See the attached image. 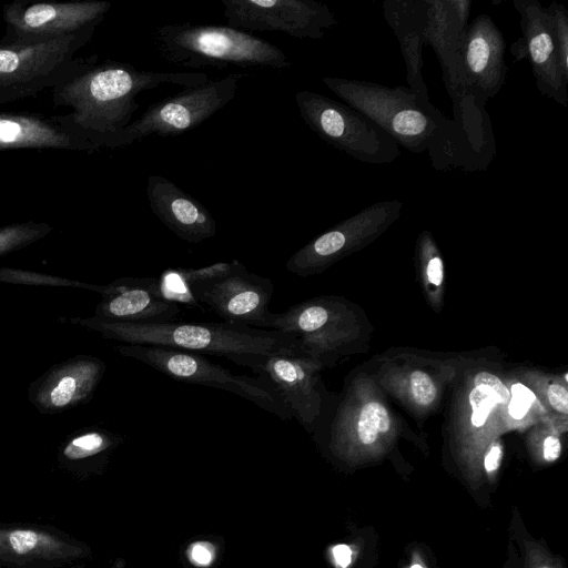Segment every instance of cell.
<instances>
[{
	"mask_svg": "<svg viewBox=\"0 0 568 568\" xmlns=\"http://www.w3.org/2000/svg\"><path fill=\"white\" fill-rule=\"evenodd\" d=\"M203 72H154L140 70L129 62L106 60L98 55L52 89L55 106H68L70 123L99 151L111 149L115 139L132 122L139 109L138 94L162 84L182 88L209 81Z\"/></svg>",
	"mask_w": 568,
	"mask_h": 568,
	"instance_id": "obj_1",
	"label": "cell"
},
{
	"mask_svg": "<svg viewBox=\"0 0 568 568\" xmlns=\"http://www.w3.org/2000/svg\"><path fill=\"white\" fill-rule=\"evenodd\" d=\"M72 321L104 338L124 344L163 346L200 355H222L227 359L244 354H305L293 334L226 321L141 324L95 315Z\"/></svg>",
	"mask_w": 568,
	"mask_h": 568,
	"instance_id": "obj_2",
	"label": "cell"
},
{
	"mask_svg": "<svg viewBox=\"0 0 568 568\" xmlns=\"http://www.w3.org/2000/svg\"><path fill=\"white\" fill-rule=\"evenodd\" d=\"M156 54L184 69H290L292 61L275 44L232 27L191 22L163 24L151 32Z\"/></svg>",
	"mask_w": 568,
	"mask_h": 568,
	"instance_id": "obj_3",
	"label": "cell"
},
{
	"mask_svg": "<svg viewBox=\"0 0 568 568\" xmlns=\"http://www.w3.org/2000/svg\"><path fill=\"white\" fill-rule=\"evenodd\" d=\"M322 82L345 104L362 112L399 146L413 153L447 146L455 123L439 120L407 87L389 88L366 80L324 77Z\"/></svg>",
	"mask_w": 568,
	"mask_h": 568,
	"instance_id": "obj_4",
	"label": "cell"
},
{
	"mask_svg": "<svg viewBox=\"0 0 568 568\" xmlns=\"http://www.w3.org/2000/svg\"><path fill=\"white\" fill-rule=\"evenodd\" d=\"M94 32L18 42L0 41V104L53 89L80 70L88 58H75Z\"/></svg>",
	"mask_w": 568,
	"mask_h": 568,
	"instance_id": "obj_5",
	"label": "cell"
},
{
	"mask_svg": "<svg viewBox=\"0 0 568 568\" xmlns=\"http://www.w3.org/2000/svg\"><path fill=\"white\" fill-rule=\"evenodd\" d=\"M122 356L142 362L184 383L214 387L245 398L284 422L293 416L273 385L262 376L232 374L200 354L153 345H118Z\"/></svg>",
	"mask_w": 568,
	"mask_h": 568,
	"instance_id": "obj_6",
	"label": "cell"
},
{
	"mask_svg": "<svg viewBox=\"0 0 568 568\" xmlns=\"http://www.w3.org/2000/svg\"><path fill=\"white\" fill-rule=\"evenodd\" d=\"M295 102L302 120L315 134L354 160L382 165L400 156V146L349 105L308 90L297 91Z\"/></svg>",
	"mask_w": 568,
	"mask_h": 568,
	"instance_id": "obj_7",
	"label": "cell"
},
{
	"mask_svg": "<svg viewBox=\"0 0 568 568\" xmlns=\"http://www.w3.org/2000/svg\"><path fill=\"white\" fill-rule=\"evenodd\" d=\"M243 73H231L209 80L151 105L120 133L112 150L128 146L146 136L179 135L193 130L212 118L235 98Z\"/></svg>",
	"mask_w": 568,
	"mask_h": 568,
	"instance_id": "obj_8",
	"label": "cell"
},
{
	"mask_svg": "<svg viewBox=\"0 0 568 568\" xmlns=\"http://www.w3.org/2000/svg\"><path fill=\"white\" fill-rule=\"evenodd\" d=\"M111 6L106 0L72 2L14 0L3 6L6 32L0 41L47 40L94 32Z\"/></svg>",
	"mask_w": 568,
	"mask_h": 568,
	"instance_id": "obj_9",
	"label": "cell"
},
{
	"mask_svg": "<svg viewBox=\"0 0 568 568\" xmlns=\"http://www.w3.org/2000/svg\"><path fill=\"white\" fill-rule=\"evenodd\" d=\"M229 27L245 32L278 31L296 39H323L337 24L334 12L315 0H221Z\"/></svg>",
	"mask_w": 568,
	"mask_h": 568,
	"instance_id": "obj_10",
	"label": "cell"
},
{
	"mask_svg": "<svg viewBox=\"0 0 568 568\" xmlns=\"http://www.w3.org/2000/svg\"><path fill=\"white\" fill-rule=\"evenodd\" d=\"M274 285L271 278L250 272L233 260L229 271L197 280L190 285V293L199 305L211 307L230 323L264 328L271 312Z\"/></svg>",
	"mask_w": 568,
	"mask_h": 568,
	"instance_id": "obj_11",
	"label": "cell"
},
{
	"mask_svg": "<svg viewBox=\"0 0 568 568\" xmlns=\"http://www.w3.org/2000/svg\"><path fill=\"white\" fill-rule=\"evenodd\" d=\"M424 40L436 53L443 81L455 111L462 119L468 109L463 71L462 49L470 12L469 0H425Z\"/></svg>",
	"mask_w": 568,
	"mask_h": 568,
	"instance_id": "obj_12",
	"label": "cell"
},
{
	"mask_svg": "<svg viewBox=\"0 0 568 568\" xmlns=\"http://www.w3.org/2000/svg\"><path fill=\"white\" fill-rule=\"evenodd\" d=\"M505 54V37L491 17L481 13L467 24L462 71L466 97L478 109L496 97L506 82L508 65Z\"/></svg>",
	"mask_w": 568,
	"mask_h": 568,
	"instance_id": "obj_13",
	"label": "cell"
},
{
	"mask_svg": "<svg viewBox=\"0 0 568 568\" xmlns=\"http://www.w3.org/2000/svg\"><path fill=\"white\" fill-rule=\"evenodd\" d=\"M404 203L397 199L379 201L365 206L347 220L321 234L286 262V270L305 276L344 252L352 241L372 236L399 217Z\"/></svg>",
	"mask_w": 568,
	"mask_h": 568,
	"instance_id": "obj_14",
	"label": "cell"
},
{
	"mask_svg": "<svg viewBox=\"0 0 568 568\" xmlns=\"http://www.w3.org/2000/svg\"><path fill=\"white\" fill-rule=\"evenodd\" d=\"M230 361L266 378L303 426L314 422L317 409L315 357L307 354H244Z\"/></svg>",
	"mask_w": 568,
	"mask_h": 568,
	"instance_id": "obj_15",
	"label": "cell"
},
{
	"mask_svg": "<svg viewBox=\"0 0 568 568\" xmlns=\"http://www.w3.org/2000/svg\"><path fill=\"white\" fill-rule=\"evenodd\" d=\"M519 13L524 58L528 59L538 91L560 104H568V73L561 67L547 9L537 0H514Z\"/></svg>",
	"mask_w": 568,
	"mask_h": 568,
	"instance_id": "obj_16",
	"label": "cell"
},
{
	"mask_svg": "<svg viewBox=\"0 0 568 568\" xmlns=\"http://www.w3.org/2000/svg\"><path fill=\"white\" fill-rule=\"evenodd\" d=\"M20 149L98 151L65 114L0 112V151Z\"/></svg>",
	"mask_w": 568,
	"mask_h": 568,
	"instance_id": "obj_17",
	"label": "cell"
},
{
	"mask_svg": "<svg viewBox=\"0 0 568 568\" xmlns=\"http://www.w3.org/2000/svg\"><path fill=\"white\" fill-rule=\"evenodd\" d=\"M105 372L98 357L77 356L52 366L31 384L29 398L42 413L54 414L87 402Z\"/></svg>",
	"mask_w": 568,
	"mask_h": 568,
	"instance_id": "obj_18",
	"label": "cell"
},
{
	"mask_svg": "<svg viewBox=\"0 0 568 568\" xmlns=\"http://www.w3.org/2000/svg\"><path fill=\"white\" fill-rule=\"evenodd\" d=\"M180 313L178 304L166 300L155 277L118 278L104 285L94 315L126 323L171 322Z\"/></svg>",
	"mask_w": 568,
	"mask_h": 568,
	"instance_id": "obj_19",
	"label": "cell"
},
{
	"mask_svg": "<svg viewBox=\"0 0 568 568\" xmlns=\"http://www.w3.org/2000/svg\"><path fill=\"white\" fill-rule=\"evenodd\" d=\"M146 196L153 214L181 240L196 244L215 236L210 211L168 178L150 175Z\"/></svg>",
	"mask_w": 568,
	"mask_h": 568,
	"instance_id": "obj_20",
	"label": "cell"
},
{
	"mask_svg": "<svg viewBox=\"0 0 568 568\" xmlns=\"http://www.w3.org/2000/svg\"><path fill=\"white\" fill-rule=\"evenodd\" d=\"M425 11V1L386 0L383 3L385 20L399 41L409 89L417 94L420 103L430 114L439 120H445L446 116L430 103L422 75Z\"/></svg>",
	"mask_w": 568,
	"mask_h": 568,
	"instance_id": "obj_21",
	"label": "cell"
},
{
	"mask_svg": "<svg viewBox=\"0 0 568 568\" xmlns=\"http://www.w3.org/2000/svg\"><path fill=\"white\" fill-rule=\"evenodd\" d=\"M82 548L47 530L0 528V560L26 564L37 560H73Z\"/></svg>",
	"mask_w": 568,
	"mask_h": 568,
	"instance_id": "obj_22",
	"label": "cell"
},
{
	"mask_svg": "<svg viewBox=\"0 0 568 568\" xmlns=\"http://www.w3.org/2000/svg\"><path fill=\"white\" fill-rule=\"evenodd\" d=\"M120 443V437L100 428L82 430L62 447L61 455L69 462H79L104 454Z\"/></svg>",
	"mask_w": 568,
	"mask_h": 568,
	"instance_id": "obj_23",
	"label": "cell"
},
{
	"mask_svg": "<svg viewBox=\"0 0 568 568\" xmlns=\"http://www.w3.org/2000/svg\"><path fill=\"white\" fill-rule=\"evenodd\" d=\"M52 232L44 222L26 221L0 226V256L21 250Z\"/></svg>",
	"mask_w": 568,
	"mask_h": 568,
	"instance_id": "obj_24",
	"label": "cell"
},
{
	"mask_svg": "<svg viewBox=\"0 0 568 568\" xmlns=\"http://www.w3.org/2000/svg\"><path fill=\"white\" fill-rule=\"evenodd\" d=\"M0 282L39 286H67L91 290L101 295L104 293V285L100 286L44 273L9 267H0Z\"/></svg>",
	"mask_w": 568,
	"mask_h": 568,
	"instance_id": "obj_25",
	"label": "cell"
},
{
	"mask_svg": "<svg viewBox=\"0 0 568 568\" xmlns=\"http://www.w3.org/2000/svg\"><path fill=\"white\" fill-rule=\"evenodd\" d=\"M389 427L390 418L382 404L368 403L362 408L357 423V434L363 444H373L378 434L386 433Z\"/></svg>",
	"mask_w": 568,
	"mask_h": 568,
	"instance_id": "obj_26",
	"label": "cell"
},
{
	"mask_svg": "<svg viewBox=\"0 0 568 568\" xmlns=\"http://www.w3.org/2000/svg\"><path fill=\"white\" fill-rule=\"evenodd\" d=\"M550 19L552 38L565 72L568 73V11L558 2L546 8Z\"/></svg>",
	"mask_w": 568,
	"mask_h": 568,
	"instance_id": "obj_27",
	"label": "cell"
},
{
	"mask_svg": "<svg viewBox=\"0 0 568 568\" xmlns=\"http://www.w3.org/2000/svg\"><path fill=\"white\" fill-rule=\"evenodd\" d=\"M469 402L473 409L471 424L480 427L486 422L490 410L497 403H503L500 396L488 386H475L469 394Z\"/></svg>",
	"mask_w": 568,
	"mask_h": 568,
	"instance_id": "obj_28",
	"label": "cell"
},
{
	"mask_svg": "<svg viewBox=\"0 0 568 568\" xmlns=\"http://www.w3.org/2000/svg\"><path fill=\"white\" fill-rule=\"evenodd\" d=\"M410 390L417 404L429 405L436 397V387L432 378L422 371L410 374Z\"/></svg>",
	"mask_w": 568,
	"mask_h": 568,
	"instance_id": "obj_29",
	"label": "cell"
},
{
	"mask_svg": "<svg viewBox=\"0 0 568 568\" xmlns=\"http://www.w3.org/2000/svg\"><path fill=\"white\" fill-rule=\"evenodd\" d=\"M535 394L520 383L511 386L510 402L508 406L509 414L515 419H521L528 412L535 400Z\"/></svg>",
	"mask_w": 568,
	"mask_h": 568,
	"instance_id": "obj_30",
	"label": "cell"
},
{
	"mask_svg": "<svg viewBox=\"0 0 568 568\" xmlns=\"http://www.w3.org/2000/svg\"><path fill=\"white\" fill-rule=\"evenodd\" d=\"M475 386H488L493 388L503 399V403H506L510 398V393L507 387L501 383V381L487 372L478 373L474 378Z\"/></svg>",
	"mask_w": 568,
	"mask_h": 568,
	"instance_id": "obj_31",
	"label": "cell"
},
{
	"mask_svg": "<svg viewBox=\"0 0 568 568\" xmlns=\"http://www.w3.org/2000/svg\"><path fill=\"white\" fill-rule=\"evenodd\" d=\"M550 405L562 414L568 413V392L561 385H550L547 390Z\"/></svg>",
	"mask_w": 568,
	"mask_h": 568,
	"instance_id": "obj_32",
	"label": "cell"
},
{
	"mask_svg": "<svg viewBox=\"0 0 568 568\" xmlns=\"http://www.w3.org/2000/svg\"><path fill=\"white\" fill-rule=\"evenodd\" d=\"M214 548L209 542H195L190 549L191 560L199 566H207L212 562Z\"/></svg>",
	"mask_w": 568,
	"mask_h": 568,
	"instance_id": "obj_33",
	"label": "cell"
},
{
	"mask_svg": "<svg viewBox=\"0 0 568 568\" xmlns=\"http://www.w3.org/2000/svg\"><path fill=\"white\" fill-rule=\"evenodd\" d=\"M427 276L432 284L439 286L443 282V261L439 256H434L427 264Z\"/></svg>",
	"mask_w": 568,
	"mask_h": 568,
	"instance_id": "obj_34",
	"label": "cell"
},
{
	"mask_svg": "<svg viewBox=\"0 0 568 568\" xmlns=\"http://www.w3.org/2000/svg\"><path fill=\"white\" fill-rule=\"evenodd\" d=\"M560 452V440L555 436H548L544 442V458L548 462H554L559 457Z\"/></svg>",
	"mask_w": 568,
	"mask_h": 568,
	"instance_id": "obj_35",
	"label": "cell"
},
{
	"mask_svg": "<svg viewBox=\"0 0 568 568\" xmlns=\"http://www.w3.org/2000/svg\"><path fill=\"white\" fill-rule=\"evenodd\" d=\"M501 455V447L498 444H494L485 456L484 464L487 473H493L499 467Z\"/></svg>",
	"mask_w": 568,
	"mask_h": 568,
	"instance_id": "obj_36",
	"label": "cell"
},
{
	"mask_svg": "<svg viewBox=\"0 0 568 568\" xmlns=\"http://www.w3.org/2000/svg\"><path fill=\"white\" fill-rule=\"evenodd\" d=\"M333 556L337 566L346 568L352 561V549L344 544L337 545L333 548Z\"/></svg>",
	"mask_w": 568,
	"mask_h": 568,
	"instance_id": "obj_37",
	"label": "cell"
},
{
	"mask_svg": "<svg viewBox=\"0 0 568 568\" xmlns=\"http://www.w3.org/2000/svg\"><path fill=\"white\" fill-rule=\"evenodd\" d=\"M410 568H423L420 565H413Z\"/></svg>",
	"mask_w": 568,
	"mask_h": 568,
	"instance_id": "obj_38",
	"label": "cell"
},
{
	"mask_svg": "<svg viewBox=\"0 0 568 568\" xmlns=\"http://www.w3.org/2000/svg\"><path fill=\"white\" fill-rule=\"evenodd\" d=\"M542 568H549V567H542Z\"/></svg>",
	"mask_w": 568,
	"mask_h": 568,
	"instance_id": "obj_39",
	"label": "cell"
}]
</instances>
